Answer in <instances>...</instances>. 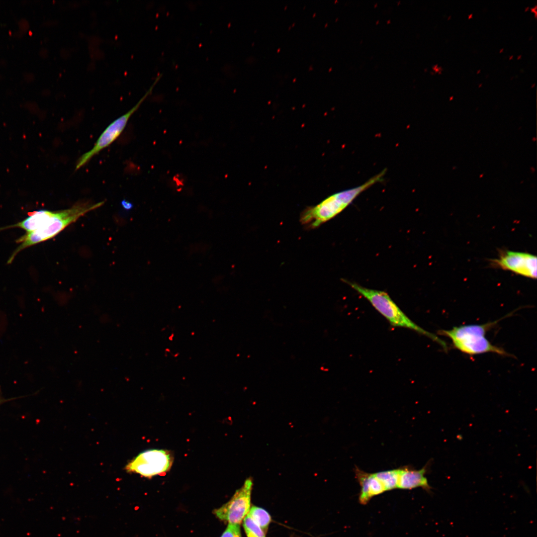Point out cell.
Returning <instances> with one entry per match:
<instances>
[{"label":"cell","mask_w":537,"mask_h":537,"mask_svg":"<svg viewBox=\"0 0 537 537\" xmlns=\"http://www.w3.org/2000/svg\"><path fill=\"white\" fill-rule=\"evenodd\" d=\"M104 203V201L95 203L80 202L59 211H35L19 222L0 228L2 230L20 228L26 231L16 240L19 245L12 253L7 263H11L17 254L23 250L53 238L79 218L99 207Z\"/></svg>","instance_id":"1"},{"label":"cell","mask_w":537,"mask_h":537,"mask_svg":"<svg viewBox=\"0 0 537 537\" xmlns=\"http://www.w3.org/2000/svg\"><path fill=\"white\" fill-rule=\"evenodd\" d=\"M386 172L385 169L362 184L334 194L319 204L304 210L300 221L309 228H315L334 217L346 208L362 192L381 181Z\"/></svg>","instance_id":"2"},{"label":"cell","mask_w":537,"mask_h":537,"mask_svg":"<svg viewBox=\"0 0 537 537\" xmlns=\"http://www.w3.org/2000/svg\"><path fill=\"white\" fill-rule=\"evenodd\" d=\"M343 280L366 298L391 325L414 330L435 341L440 345L445 351H448V347L444 341L433 333L426 331L412 321L392 300L387 292L364 287L346 279Z\"/></svg>","instance_id":"3"},{"label":"cell","mask_w":537,"mask_h":537,"mask_svg":"<svg viewBox=\"0 0 537 537\" xmlns=\"http://www.w3.org/2000/svg\"><path fill=\"white\" fill-rule=\"evenodd\" d=\"M500 320L484 324L454 327L448 330H440L439 333L449 338L455 348L466 354L475 355L490 352L509 356L504 349L493 345L485 337L487 331Z\"/></svg>","instance_id":"4"},{"label":"cell","mask_w":537,"mask_h":537,"mask_svg":"<svg viewBox=\"0 0 537 537\" xmlns=\"http://www.w3.org/2000/svg\"><path fill=\"white\" fill-rule=\"evenodd\" d=\"M173 462V457L169 451L148 449L138 454L127 464L125 468L128 472L150 478L167 472Z\"/></svg>","instance_id":"5"},{"label":"cell","mask_w":537,"mask_h":537,"mask_svg":"<svg viewBox=\"0 0 537 537\" xmlns=\"http://www.w3.org/2000/svg\"><path fill=\"white\" fill-rule=\"evenodd\" d=\"M158 77L155 83L150 88L149 90L139 100V101L131 109L124 114L113 121L100 135L97 140L93 148L88 152L84 154L79 158L77 162L76 169L78 170L88 163L94 155H96L102 149L108 146L121 134L124 129L129 118L139 108L141 103L151 93L152 89L159 80Z\"/></svg>","instance_id":"6"},{"label":"cell","mask_w":537,"mask_h":537,"mask_svg":"<svg viewBox=\"0 0 537 537\" xmlns=\"http://www.w3.org/2000/svg\"><path fill=\"white\" fill-rule=\"evenodd\" d=\"M253 481L247 479L243 485L236 490L230 500L213 513L219 520L230 524H239L249 513L251 508V492Z\"/></svg>","instance_id":"7"},{"label":"cell","mask_w":537,"mask_h":537,"mask_svg":"<svg viewBox=\"0 0 537 537\" xmlns=\"http://www.w3.org/2000/svg\"><path fill=\"white\" fill-rule=\"evenodd\" d=\"M494 266L531 278H537V257L524 252L504 251L492 260Z\"/></svg>","instance_id":"8"},{"label":"cell","mask_w":537,"mask_h":537,"mask_svg":"<svg viewBox=\"0 0 537 537\" xmlns=\"http://www.w3.org/2000/svg\"><path fill=\"white\" fill-rule=\"evenodd\" d=\"M427 466L426 465L420 470L411 468L409 466H404L398 469L397 488L411 489L420 487L430 491L431 487L425 476L428 469Z\"/></svg>","instance_id":"9"},{"label":"cell","mask_w":537,"mask_h":537,"mask_svg":"<svg viewBox=\"0 0 537 537\" xmlns=\"http://www.w3.org/2000/svg\"><path fill=\"white\" fill-rule=\"evenodd\" d=\"M356 477L361 486L359 501L366 504L374 496L385 491L384 486L374 473L365 472L358 467L355 468Z\"/></svg>","instance_id":"10"},{"label":"cell","mask_w":537,"mask_h":537,"mask_svg":"<svg viewBox=\"0 0 537 537\" xmlns=\"http://www.w3.org/2000/svg\"><path fill=\"white\" fill-rule=\"evenodd\" d=\"M248 514L261 528L265 533L267 532L271 522V517L266 510L260 507L253 506L250 508Z\"/></svg>","instance_id":"11"},{"label":"cell","mask_w":537,"mask_h":537,"mask_svg":"<svg viewBox=\"0 0 537 537\" xmlns=\"http://www.w3.org/2000/svg\"><path fill=\"white\" fill-rule=\"evenodd\" d=\"M374 474L381 482L385 491L397 488L398 469L380 471Z\"/></svg>","instance_id":"12"},{"label":"cell","mask_w":537,"mask_h":537,"mask_svg":"<svg viewBox=\"0 0 537 537\" xmlns=\"http://www.w3.org/2000/svg\"><path fill=\"white\" fill-rule=\"evenodd\" d=\"M243 525L247 537H266L265 533L248 514L244 519Z\"/></svg>","instance_id":"13"},{"label":"cell","mask_w":537,"mask_h":537,"mask_svg":"<svg viewBox=\"0 0 537 537\" xmlns=\"http://www.w3.org/2000/svg\"><path fill=\"white\" fill-rule=\"evenodd\" d=\"M220 537H242L240 525L228 523Z\"/></svg>","instance_id":"14"},{"label":"cell","mask_w":537,"mask_h":537,"mask_svg":"<svg viewBox=\"0 0 537 537\" xmlns=\"http://www.w3.org/2000/svg\"><path fill=\"white\" fill-rule=\"evenodd\" d=\"M122 204L123 206L126 209H130L133 206L131 203L126 202L125 200H123L122 201Z\"/></svg>","instance_id":"15"}]
</instances>
